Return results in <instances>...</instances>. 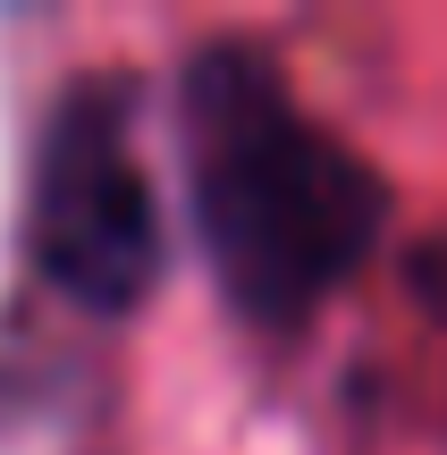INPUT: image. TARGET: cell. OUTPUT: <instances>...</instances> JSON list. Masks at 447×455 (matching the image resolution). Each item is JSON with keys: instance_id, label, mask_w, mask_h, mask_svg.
Listing matches in <instances>:
<instances>
[{"instance_id": "1", "label": "cell", "mask_w": 447, "mask_h": 455, "mask_svg": "<svg viewBox=\"0 0 447 455\" xmlns=\"http://www.w3.org/2000/svg\"><path fill=\"white\" fill-rule=\"evenodd\" d=\"M178 152L220 295L253 329H304L363 270L388 212L380 178L330 118L304 110L253 43H203L186 60Z\"/></svg>"}, {"instance_id": "2", "label": "cell", "mask_w": 447, "mask_h": 455, "mask_svg": "<svg viewBox=\"0 0 447 455\" xmlns=\"http://www.w3.org/2000/svg\"><path fill=\"white\" fill-rule=\"evenodd\" d=\"M26 253L68 304L135 312L161 278V186L118 84H68L43 118L26 186Z\"/></svg>"}]
</instances>
